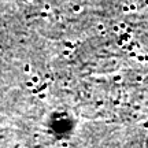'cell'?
I'll list each match as a JSON object with an SVG mask.
<instances>
[{
	"label": "cell",
	"instance_id": "obj_1",
	"mask_svg": "<svg viewBox=\"0 0 148 148\" xmlns=\"http://www.w3.org/2000/svg\"><path fill=\"white\" fill-rule=\"evenodd\" d=\"M138 59H140V62H145V60L148 59V56H144L143 55V56H138Z\"/></svg>",
	"mask_w": 148,
	"mask_h": 148
},
{
	"label": "cell",
	"instance_id": "obj_2",
	"mask_svg": "<svg viewBox=\"0 0 148 148\" xmlns=\"http://www.w3.org/2000/svg\"><path fill=\"white\" fill-rule=\"evenodd\" d=\"M129 8H130V10H136V5H134V4H130V7H129Z\"/></svg>",
	"mask_w": 148,
	"mask_h": 148
}]
</instances>
